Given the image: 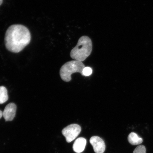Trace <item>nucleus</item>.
I'll list each match as a JSON object with an SVG mask.
<instances>
[{
	"instance_id": "obj_1",
	"label": "nucleus",
	"mask_w": 153,
	"mask_h": 153,
	"mask_svg": "<svg viewBox=\"0 0 153 153\" xmlns=\"http://www.w3.org/2000/svg\"><path fill=\"white\" fill-rule=\"evenodd\" d=\"M31 35L27 28L23 25H13L10 26L6 32L5 44L8 51L19 53L29 44Z\"/></svg>"
},
{
	"instance_id": "obj_11",
	"label": "nucleus",
	"mask_w": 153,
	"mask_h": 153,
	"mask_svg": "<svg viewBox=\"0 0 153 153\" xmlns=\"http://www.w3.org/2000/svg\"><path fill=\"white\" fill-rule=\"evenodd\" d=\"M92 73V70L89 67H85L83 71V76H89Z\"/></svg>"
},
{
	"instance_id": "obj_7",
	"label": "nucleus",
	"mask_w": 153,
	"mask_h": 153,
	"mask_svg": "<svg viewBox=\"0 0 153 153\" xmlns=\"http://www.w3.org/2000/svg\"><path fill=\"white\" fill-rule=\"evenodd\" d=\"M86 143L87 140L85 139L83 137H79L74 141L73 145V149L74 152L76 153L82 152L85 150Z\"/></svg>"
},
{
	"instance_id": "obj_8",
	"label": "nucleus",
	"mask_w": 153,
	"mask_h": 153,
	"mask_svg": "<svg viewBox=\"0 0 153 153\" xmlns=\"http://www.w3.org/2000/svg\"><path fill=\"white\" fill-rule=\"evenodd\" d=\"M128 140L131 144L134 145H140L143 142V139L139 137L136 133L134 132L129 134Z\"/></svg>"
},
{
	"instance_id": "obj_6",
	"label": "nucleus",
	"mask_w": 153,
	"mask_h": 153,
	"mask_svg": "<svg viewBox=\"0 0 153 153\" xmlns=\"http://www.w3.org/2000/svg\"><path fill=\"white\" fill-rule=\"evenodd\" d=\"M17 107L14 103H11L5 107L3 112V116L6 121H11L16 115Z\"/></svg>"
},
{
	"instance_id": "obj_10",
	"label": "nucleus",
	"mask_w": 153,
	"mask_h": 153,
	"mask_svg": "<svg viewBox=\"0 0 153 153\" xmlns=\"http://www.w3.org/2000/svg\"><path fill=\"white\" fill-rule=\"evenodd\" d=\"M133 153H146V149L143 145H140L134 151Z\"/></svg>"
},
{
	"instance_id": "obj_2",
	"label": "nucleus",
	"mask_w": 153,
	"mask_h": 153,
	"mask_svg": "<svg viewBox=\"0 0 153 153\" xmlns=\"http://www.w3.org/2000/svg\"><path fill=\"white\" fill-rule=\"evenodd\" d=\"M93 44L91 38L87 36L80 38L77 45L70 53V56L75 60L83 62L91 55Z\"/></svg>"
},
{
	"instance_id": "obj_13",
	"label": "nucleus",
	"mask_w": 153,
	"mask_h": 153,
	"mask_svg": "<svg viewBox=\"0 0 153 153\" xmlns=\"http://www.w3.org/2000/svg\"><path fill=\"white\" fill-rule=\"evenodd\" d=\"M3 2V0H0V6L2 4Z\"/></svg>"
},
{
	"instance_id": "obj_9",
	"label": "nucleus",
	"mask_w": 153,
	"mask_h": 153,
	"mask_svg": "<svg viewBox=\"0 0 153 153\" xmlns=\"http://www.w3.org/2000/svg\"><path fill=\"white\" fill-rule=\"evenodd\" d=\"M9 98L7 90L4 86L0 87V104H3L8 100Z\"/></svg>"
},
{
	"instance_id": "obj_12",
	"label": "nucleus",
	"mask_w": 153,
	"mask_h": 153,
	"mask_svg": "<svg viewBox=\"0 0 153 153\" xmlns=\"http://www.w3.org/2000/svg\"><path fill=\"white\" fill-rule=\"evenodd\" d=\"M3 116V112L1 111L0 110V119Z\"/></svg>"
},
{
	"instance_id": "obj_4",
	"label": "nucleus",
	"mask_w": 153,
	"mask_h": 153,
	"mask_svg": "<svg viewBox=\"0 0 153 153\" xmlns=\"http://www.w3.org/2000/svg\"><path fill=\"white\" fill-rule=\"evenodd\" d=\"M81 131V126L77 124H73L67 126L63 129L62 133L65 137L67 142L70 143L74 140Z\"/></svg>"
},
{
	"instance_id": "obj_3",
	"label": "nucleus",
	"mask_w": 153,
	"mask_h": 153,
	"mask_svg": "<svg viewBox=\"0 0 153 153\" xmlns=\"http://www.w3.org/2000/svg\"><path fill=\"white\" fill-rule=\"evenodd\" d=\"M85 68L83 62L79 61L72 60L67 62L60 68L61 77L65 82H70L71 80L72 74L74 73H80L83 76V71Z\"/></svg>"
},
{
	"instance_id": "obj_5",
	"label": "nucleus",
	"mask_w": 153,
	"mask_h": 153,
	"mask_svg": "<svg viewBox=\"0 0 153 153\" xmlns=\"http://www.w3.org/2000/svg\"><path fill=\"white\" fill-rule=\"evenodd\" d=\"M90 143L96 153H104L106 148L105 143L102 139L98 136H93L90 139Z\"/></svg>"
}]
</instances>
